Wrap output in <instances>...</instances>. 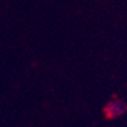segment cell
I'll use <instances>...</instances> for the list:
<instances>
[{
	"mask_svg": "<svg viewBox=\"0 0 127 127\" xmlns=\"http://www.w3.org/2000/svg\"><path fill=\"white\" fill-rule=\"evenodd\" d=\"M127 111V103L120 99H114V100L109 101L104 106L103 112L106 115L107 118H117L120 117Z\"/></svg>",
	"mask_w": 127,
	"mask_h": 127,
	"instance_id": "cell-1",
	"label": "cell"
}]
</instances>
